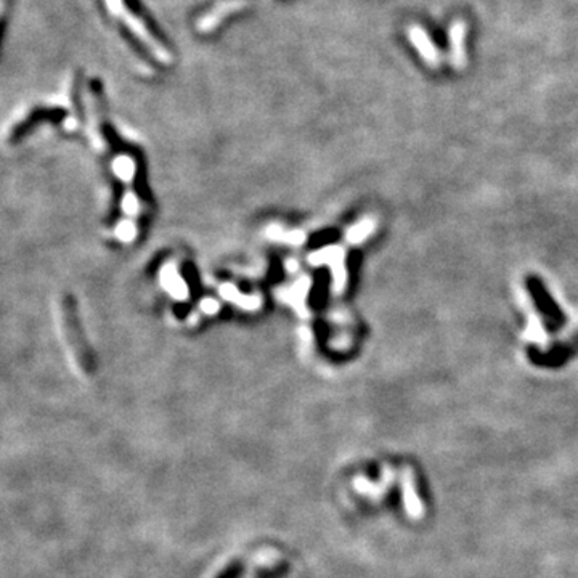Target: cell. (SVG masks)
<instances>
[{"label":"cell","instance_id":"obj_1","mask_svg":"<svg viewBox=\"0 0 578 578\" xmlns=\"http://www.w3.org/2000/svg\"><path fill=\"white\" fill-rule=\"evenodd\" d=\"M60 320L63 326L64 338H66V346L69 353L78 363V368L82 373L88 374L93 370L92 353L88 352V347L82 338L79 318L76 315V309L73 300L69 297H63L60 302Z\"/></svg>","mask_w":578,"mask_h":578},{"label":"cell","instance_id":"obj_2","mask_svg":"<svg viewBox=\"0 0 578 578\" xmlns=\"http://www.w3.org/2000/svg\"><path fill=\"white\" fill-rule=\"evenodd\" d=\"M105 4H106V8L110 10V13L114 18H119V20L124 23V26H126L129 31H131L135 37H137L140 42L150 50L151 55L155 57L158 61H161L163 64H170V61H172V55H170V52L148 31V28L145 26V23L141 21L132 10H129L126 7L124 0H105Z\"/></svg>","mask_w":578,"mask_h":578},{"label":"cell","instance_id":"obj_3","mask_svg":"<svg viewBox=\"0 0 578 578\" xmlns=\"http://www.w3.org/2000/svg\"><path fill=\"white\" fill-rule=\"evenodd\" d=\"M247 4H249V0H219L214 7L209 11H206L196 21V29L203 34L214 31L228 15L243 10L244 7H247Z\"/></svg>","mask_w":578,"mask_h":578},{"label":"cell","instance_id":"obj_4","mask_svg":"<svg viewBox=\"0 0 578 578\" xmlns=\"http://www.w3.org/2000/svg\"><path fill=\"white\" fill-rule=\"evenodd\" d=\"M406 34H408V39L413 44V47H415L418 53H420L423 61H426L427 66L430 68H439L442 57H440L439 49L434 45L432 39H430V35L418 25L410 26L408 33Z\"/></svg>","mask_w":578,"mask_h":578},{"label":"cell","instance_id":"obj_5","mask_svg":"<svg viewBox=\"0 0 578 578\" xmlns=\"http://www.w3.org/2000/svg\"><path fill=\"white\" fill-rule=\"evenodd\" d=\"M466 23L456 20L448 31V44H450V61L453 68L461 71L466 68Z\"/></svg>","mask_w":578,"mask_h":578},{"label":"cell","instance_id":"obj_6","mask_svg":"<svg viewBox=\"0 0 578 578\" xmlns=\"http://www.w3.org/2000/svg\"><path fill=\"white\" fill-rule=\"evenodd\" d=\"M403 500H405V508L408 511L410 517L413 519H423L424 516V508L421 500L418 498V493H416V485H415V476H413V469L408 468H403Z\"/></svg>","mask_w":578,"mask_h":578}]
</instances>
